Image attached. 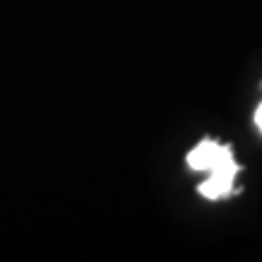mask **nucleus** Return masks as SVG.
<instances>
[{
  "label": "nucleus",
  "instance_id": "f257e3e1",
  "mask_svg": "<svg viewBox=\"0 0 262 262\" xmlns=\"http://www.w3.org/2000/svg\"><path fill=\"white\" fill-rule=\"evenodd\" d=\"M238 163L233 160V150H228L224 158L209 170V178L199 185V194L206 199H221L233 192V180L238 175Z\"/></svg>",
  "mask_w": 262,
  "mask_h": 262
},
{
  "label": "nucleus",
  "instance_id": "f03ea898",
  "mask_svg": "<svg viewBox=\"0 0 262 262\" xmlns=\"http://www.w3.org/2000/svg\"><path fill=\"white\" fill-rule=\"evenodd\" d=\"M228 150H231V146H221V143H216V141H211V139H204L196 148H192L187 153V165L192 170H204V172H209Z\"/></svg>",
  "mask_w": 262,
  "mask_h": 262
},
{
  "label": "nucleus",
  "instance_id": "7ed1b4c3",
  "mask_svg": "<svg viewBox=\"0 0 262 262\" xmlns=\"http://www.w3.org/2000/svg\"><path fill=\"white\" fill-rule=\"evenodd\" d=\"M255 124H257V129L262 131V104L255 110Z\"/></svg>",
  "mask_w": 262,
  "mask_h": 262
}]
</instances>
